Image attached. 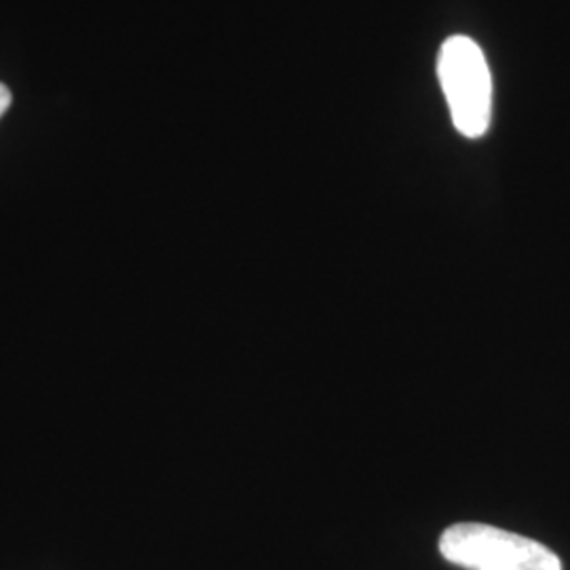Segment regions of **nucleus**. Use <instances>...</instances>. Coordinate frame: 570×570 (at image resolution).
<instances>
[{"label": "nucleus", "instance_id": "3", "mask_svg": "<svg viewBox=\"0 0 570 570\" xmlns=\"http://www.w3.org/2000/svg\"><path fill=\"white\" fill-rule=\"evenodd\" d=\"M9 104H11V94H9V89L4 85H0V117L4 115Z\"/></svg>", "mask_w": 570, "mask_h": 570}, {"label": "nucleus", "instance_id": "2", "mask_svg": "<svg viewBox=\"0 0 570 570\" xmlns=\"http://www.w3.org/2000/svg\"><path fill=\"white\" fill-rule=\"evenodd\" d=\"M438 75L459 134L482 138L492 119V77L478 42L450 37L440 49Z\"/></svg>", "mask_w": 570, "mask_h": 570}, {"label": "nucleus", "instance_id": "1", "mask_svg": "<svg viewBox=\"0 0 570 570\" xmlns=\"http://www.w3.org/2000/svg\"><path fill=\"white\" fill-rule=\"evenodd\" d=\"M440 551L449 562L468 570H562L560 558L550 548L478 522L446 529Z\"/></svg>", "mask_w": 570, "mask_h": 570}]
</instances>
